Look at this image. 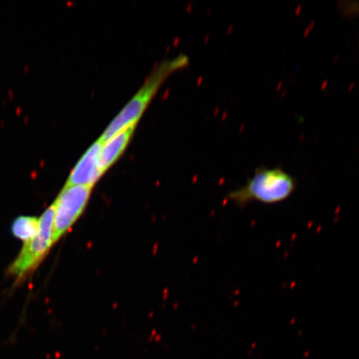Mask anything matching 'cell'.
I'll list each match as a JSON object with an SVG mask.
<instances>
[{
  "label": "cell",
  "mask_w": 359,
  "mask_h": 359,
  "mask_svg": "<svg viewBox=\"0 0 359 359\" xmlns=\"http://www.w3.org/2000/svg\"><path fill=\"white\" fill-rule=\"evenodd\" d=\"M296 188V179L282 168L259 167L245 185L229 194L228 199L240 208L253 202L276 205L288 200Z\"/></svg>",
  "instance_id": "1"
},
{
  "label": "cell",
  "mask_w": 359,
  "mask_h": 359,
  "mask_svg": "<svg viewBox=\"0 0 359 359\" xmlns=\"http://www.w3.org/2000/svg\"><path fill=\"white\" fill-rule=\"evenodd\" d=\"M188 62L189 60L185 55H179L172 60L161 62L159 66L156 67L154 72L148 76L144 84L122 111L115 116L98 139L102 142H104L122 130L130 127V126L137 124L151 102L154 100V97L158 92L161 85L175 72L186 67Z\"/></svg>",
  "instance_id": "2"
},
{
  "label": "cell",
  "mask_w": 359,
  "mask_h": 359,
  "mask_svg": "<svg viewBox=\"0 0 359 359\" xmlns=\"http://www.w3.org/2000/svg\"><path fill=\"white\" fill-rule=\"evenodd\" d=\"M53 208H48L39 218L37 235L33 239L25 242L20 252L8 269V273L21 280L46 257L53 244Z\"/></svg>",
  "instance_id": "3"
},
{
  "label": "cell",
  "mask_w": 359,
  "mask_h": 359,
  "mask_svg": "<svg viewBox=\"0 0 359 359\" xmlns=\"http://www.w3.org/2000/svg\"><path fill=\"white\" fill-rule=\"evenodd\" d=\"M93 187L65 186L53 202V243L69 231L86 208Z\"/></svg>",
  "instance_id": "4"
},
{
  "label": "cell",
  "mask_w": 359,
  "mask_h": 359,
  "mask_svg": "<svg viewBox=\"0 0 359 359\" xmlns=\"http://www.w3.org/2000/svg\"><path fill=\"white\" fill-rule=\"evenodd\" d=\"M102 142L97 140L89 147L71 170L65 186L94 187L102 174L100 169V155Z\"/></svg>",
  "instance_id": "5"
},
{
  "label": "cell",
  "mask_w": 359,
  "mask_h": 359,
  "mask_svg": "<svg viewBox=\"0 0 359 359\" xmlns=\"http://www.w3.org/2000/svg\"><path fill=\"white\" fill-rule=\"evenodd\" d=\"M137 126V124L130 126L116 133L109 140L102 142L100 155V169L102 175L111 168L127 150L136 131Z\"/></svg>",
  "instance_id": "6"
},
{
  "label": "cell",
  "mask_w": 359,
  "mask_h": 359,
  "mask_svg": "<svg viewBox=\"0 0 359 359\" xmlns=\"http://www.w3.org/2000/svg\"><path fill=\"white\" fill-rule=\"evenodd\" d=\"M39 219L33 217H20L15 219L11 226L13 236L22 241H28L37 235Z\"/></svg>",
  "instance_id": "7"
},
{
  "label": "cell",
  "mask_w": 359,
  "mask_h": 359,
  "mask_svg": "<svg viewBox=\"0 0 359 359\" xmlns=\"http://www.w3.org/2000/svg\"><path fill=\"white\" fill-rule=\"evenodd\" d=\"M338 8L341 13H342L344 17H359V1L339 2Z\"/></svg>",
  "instance_id": "8"
}]
</instances>
